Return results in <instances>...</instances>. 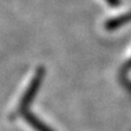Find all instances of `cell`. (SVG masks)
Listing matches in <instances>:
<instances>
[{"instance_id":"cell-2","label":"cell","mask_w":131,"mask_h":131,"mask_svg":"<svg viewBox=\"0 0 131 131\" xmlns=\"http://www.w3.org/2000/svg\"><path fill=\"white\" fill-rule=\"evenodd\" d=\"M106 1L112 6H118L120 3V0H106Z\"/></svg>"},{"instance_id":"cell-1","label":"cell","mask_w":131,"mask_h":131,"mask_svg":"<svg viewBox=\"0 0 131 131\" xmlns=\"http://www.w3.org/2000/svg\"><path fill=\"white\" fill-rule=\"evenodd\" d=\"M131 21V12H128L124 15H120L116 19H113V20H109V21L106 23V27L108 30H115V28L121 26L122 24L125 23H128Z\"/></svg>"}]
</instances>
